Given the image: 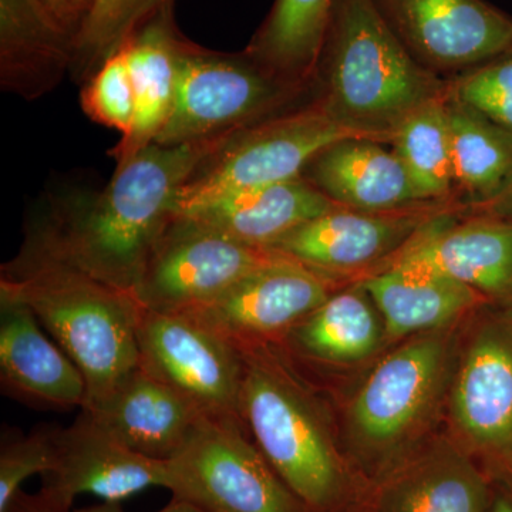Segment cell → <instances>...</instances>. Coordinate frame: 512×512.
<instances>
[{
    "label": "cell",
    "instance_id": "cell-1",
    "mask_svg": "<svg viewBox=\"0 0 512 512\" xmlns=\"http://www.w3.org/2000/svg\"><path fill=\"white\" fill-rule=\"evenodd\" d=\"M234 136L151 144L117 167L99 194L57 205L29 229L32 242L104 284L130 293L173 218L178 191Z\"/></svg>",
    "mask_w": 512,
    "mask_h": 512
},
{
    "label": "cell",
    "instance_id": "cell-2",
    "mask_svg": "<svg viewBox=\"0 0 512 512\" xmlns=\"http://www.w3.org/2000/svg\"><path fill=\"white\" fill-rule=\"evenodd\" d=\"M239 417L275 473L311 512H357L369 485L357 474L328 409L279 343L239 348Z\"/></svg>",
    "mask_w": 512,
    "mask_h": 512
},
{
    "label": "cell",
    "instance_id": "cell-3",
    "mask_svg": "<svg viewBox=\"0 0 512 512\" xmlns=\"http://www.w3.org/2000/svg\"><path fill=\"white\" fill-rule=\"evenodd\" d=\"M0 298L32 309L72 357L87 382L86 406L140 367L141 305L134 293L104 284L32 242L2 266Z\"/></svg>",
    "mask_w": 512,
    "mask_h": 512
},
{
    "label": "cell",
    "instance_id": "cell-4",
    "mask_svg": "<svg viewBox=\"0 0 512 512\" xmlns=\"http://www.w3.org/2000/svg\"><path fill=\"white\" fill-rule=\"evenodd\" d=\"M318 76L316 99L329 114L389 144L407 114L448 86L407 52L373 0H333Z\"/></svg>",
    "mask_w": 512,
    "mask_h": 512
},
{
    "label": "cell",
    "instance_id": "cell-5",
    "mask_svg": "<svg viewBox=\"0 0 512 512\" xmlns=\"http://www.w3.org/2000/svg\"><path fill=\"white\" fill-rule=\"evenodd\" d=\"M460 325L396 343L345 410V450L367 485L421 446L446 410Z\"/></svg>",
    "mask_w": 512,
    "mask_h": 512
},
{
    "label": "cell",
    "instance_id": "cell-6",
    "mask_svg": "<svg viewBox=\"0 0 512 512\" xmlns=\"http://www.w3.org/2000/svg\"><path fill=\"white\" fill-rule=\"evenodd\" d=\"M305 90L269 73L245 52H217L184 37L173 113L154 144L177 146L238 133L291 110Z\"/></svg>",
    "mask_w": 512,
    "mask_h": 512
},
{
    "label": "cell",
    "instance_id": "cell-7",
    "mask_svg": "<svg viewBox=\"0 0 512 512\" xmlns=\"http://www.w3.org/2000/svg\"><path fill=\"white\" fill-rule=\"evenodd\" d=\"M446 412L451 437L490 476L512 478V306L485 305L471 316Z\"/></svg>",
    "mask_w": 512,
    "mask_h": 512
},
{
    "label": "cell",
    "instance_id": "cell-8",
    "mask_svg": "<svg viewBox=\"0 0 512 512\" xmlns=\"http://www.w3.org/2000/svg\"><path fill=\"white\" fill-rule=\"evenodd\" d=\"M349 137L367 136L336 120L318 99L238 131L178 191L175 217L232 192L301 178L323 148Z\"/></svg>",
    "mask_w": 512,
    "mask_h": 512
},
{
    "label": "cell",
    "instance_id": "cell-9",
    "mask_svg": "<svg viewBox=\"0 0 512 512\" xmlns=\"http://www.w3.org/2000/svg\"><path fill=\"white\" fill-rule=\"evenodd\" d=\"M167 471L173 497L210 512H311L234 417H202Z\"/></svg>",
    "mask_w": 512,
    "mask_h": 512
},
{
    "label": "cell",
    "instance_id": "cell-10",
    "mask_svg": "<svg viewBox=\"0 0 512 512\" xmlns=\"http://www.w3.org/2000/svg\"><path fill=\"white\" fill-rule=\"evenodd\" d=\"M276 252L229 237L190 217H174L158 239L134 296L143 308L190 313L220 296Z\"/></svg>",
    "mask_w": 512,
    "mask_h": 512
},
{
    "label": "cell",
    "instance_id": "cell-11",
    "mask_svg": "<svg viewBox=\"0 0 512 512\" xmlns=\"http://www.w3.org/2000/svg\"><path fill=\"white\" fill-rule=\"evenodd\" d=\"M140 367L208 417H239L241 352L190 315L141 306L137 329Z\"/></svg>",
    "mask_w": 512,
    "mask_h": 512
},
{
    "label": "cell",
    "instance_id": "cell-12",
    "mask_svg": "<svg viewBox=\"0 0 512 512\" xmlns=\"http://www.w3.org/2000/svg\"><path fill=\"white\" fill-rule=\"evenodd\" d=\"M340 279L278 254L244 276L191 318L235 348L281 343L306 316L340 288Z\"/></svg>",
    "mask_w": 512,
    "mask_h": 512
},
{
    "label": "cell",
    "instance_id": "cell-13",
    "mask_svg": "<svg viewBox=\"0 0 512 512\" xmlns=\"http://www.w3.org/2000/svg\"><path fill=\"white\" fill-rule=\"evenodd\" d=\"M458 205L389 212L336 207L293 228L268 249L340 281L352 274L359 279L392 261L429 222Z\"/></svg>",
    "mask_w": 512,
    "mask_h": 512
},
{
    "label": "cell",
    "instance_id": "cell-14",
    "mask_svg": "<svg viewBox=\"0 0 512 512\" xmlns=\"http://www.w3.org/2000/svg\"><path fill=\"white\" fill-rule=\"evenodd\" d=\"M397 39L434 73L464 72L512 45V19L484 0H373Z\"/></svg>",
    "mask_w": 512,
    "mask_h": 512
},
{
    "label": "cell",
    "instance_id": "cell-15",
    "mask_svg": "<svg viewBox=\"0 0 512 512\" xmlns=\"http://www.w3.org/2000/svg\"><path fill=\"white\" fill-rule=\"evenodd\" d=\"M167 478V461L130 450L80 410L72 426L59 429L55 467L43 476L39 493L56 507L72 511L80 495L121 503L147 488H167Z\"/></svg>",
    "mask_w": 512,
    "mask_h": 512
},
{
    "label": "cell",
    "instance_id": "cell-16",
    "mask_svg": "<svg viewBox=\"0 0 512 512\" xmlns=\"http://www.w3.org/2000/svg\"><path fill=\"white\" fill-rule=\"evenodd\" d=\"M491 477L451 436L430 437L367 488L357 512H488Z\"/></svg>",
    "mask_w": 512,
    "mask_h": 512
},
{
    "label": "cell",
    "instance_id": "cell-17",
    "mask_svg": "<svg viewBox=\"0 0 512 512\" xmlns=\"http://www.w3.org/2000/svg\"><path fill=\"white\" fill-rule=\"evenodd\" d=\"M457 215L453 208L434 218L400 254L467 285L490 305L512 306V222Z\"/></svg>",
    "mask_w": 512,
    "mask_h": 512
},
{
    "label": "cell",
    "instance_id": "cell-18",
    "mask_svg": "<svg viewBox=\"0 0 512 512\" xmlns=\"http://www.w3.org/2000/svg\"><path fill=\"white\" fill-rule=\"evenodd\" d=\"M356 281L382 316L386 345L454 328L490 305L467 285L402 254Z\"/></svg>",
    "mask_w": 512,
    "mask_h": 512
},
{
    "label": "cell",
    "instance_id": "cell-19",
    "mask_svg": "<svg viewBox=\"0 0 512 512\" xmlns=\"http://www.w3.org/2000/svg\"><path fill=\"white\" fill-rule=\"evenodd\" d=\"M42 328L28 306L0 298L2 392L33 409L82 410L89 399L82 370Z\"/></svg>",
    "mask_w": 512,
    "mask_h": 512
},
{
    "label": "cell",
    "instance_id": "cell-20",
    "mask_svg": "<svg viewBox=\"0 0 512 512\" xmlns=\"http://www.w3.org/2000/svg\"><path fill=\"white\" fill-rule=\"evenodd\" d=\"M82 410L130 450L163 461L180 453L204 417L187 397L141 367Z\"/></svg>",
    "mask_w": 512,
    "mask_h": 512
},
{
    "label": "cell",
    "instance_id": "cell-21",
    "mask_svg": "<svg viewBox=\"0 0 512 512\" xmlns=\"http://www.w3.org/2000/svg\"><path fill=\"white\" fill-rule=\"evenodd\" d=\"M302 178L338 207L389 212L423 207L406 168L384 141L349 137L323 148Z\"/></svg>",
    "mask_w": 512,
    "mask_h": 512
},
{
    "label": "cell",
    "instance_id": "cell-22",
    "mask_svg": "<svg viewBox=\"0 0 512 512\" xmlns=\"http://www.w3.org/2000/svg\"><path fill=\"white\" fill-rule=\"evenodd\" d=\"M174 12L175 6L160 10L120 45L126 50L136 94V119L130 136L110 150L117 167L156 143L173 113L185 37Z\"/></svg>",
    "mask_w": 512,
    "mask_h": 512
},
{
    "label": "cell",
    "instance_id": "cell-23",
    "mask_svg": "<svg viewBox=\"0 0 512 512\" xmlns=\"http://www.w3.org/2000/svg\"><path fill=\"white\" fill-rule=\"evenodd\" d=\"M336 207L301 177L232 192L178 217L194 218L245 244L268 249L293 228Z\"/></svg>",
    "mask_w": 512,
    "mask_h": 512
},
{
    "label": "cell",
    "instance_id": "cell-24",
    "mask_svg": "<svg viewBox=\"0 0 512 512\" xmlns=\"http://www.w3.org/2000/svg\"><path fill=\"white\" fill-rule=\"evenodd\" d=\"M279 345L299 362L349 365L386 345L382 316L359 282L339 288L306 316Z\"/></svg>",
    "mask_w": 512,
    "mask_h": 512
},
{
    "label": "cell",
    "instance_id": "cell-25",
    "mask_svg": "<svg viewBox=\"0 0 512 512\" xmlns=\"http://www.w3.org/2000/svg\"><path fill=\"white\" fill-rule=\"evenodd\" d=\"M73 42L30 0H0V83L35 100L72 72Z\"/></svg>",
    "mask_w": 512,
    "mask_h": 512
},
{
    "label": "cell",
    "instance_id": "cell-26",
    "mask_svg": "<svg viewBox=\"0 0 512 512\" xmlns=\"http://www.w3.org/2000/svg\"><path fill=\"white\" fill-rule=\"evenodd\" d=\"M332 9L333 0H275L244 52L284 82L309 89Z\"/></svg>",
    "mask_w": 512,
    "mask_h": 512
},
{
    "label": "cell",
    "instance_id": "cell-27",
    "mask_svg": "<svg viewBox=\"0 0 512 512\" xmlns=\"http://www.w3.org/2000/svg\"><path fill=\"white\" fill-rule=\"evenodd\" d=\"M454 185L466 207L493 201L512 178V134L446 93Z\"/></svg>",
    "mask_w": 512,
    "mask_h": 512
},
{
    "label": "cell",
    "instance_id": "cell-28",
    "mask_svg": "<svg viewBox=\"0 0 512 512\" xmlns=\"http://www.w3.org/2000/svg\"><path fill=\"white\" fill-rule=\"evenodd\" d=\"M420 200L427 204H458L453 200V156L446 94L407 114L390 140Z\"/></svg>",
    "mask_w": 512,
    "mask_h": 512
},
{
    "label": "cell",
    "instance_id": "cell-29",
    "mask_svg": "<svg viewBox=\"0 0 512 512\" xmlns=\"http://www.w3.org/2000/svg\"><path fill=\"white\" fill-rule=\"evenodd\" d=\"M175 3L177 0H93L83 29L74 40L70 73L86 83L128 36Z\"/></svg>",
    "mask_w": 512,
    "mask_h": 512
},
{
    "label": "cell",
    "instance_id": "cell-30",
    "mask_svg": "<svg viewBox=\"0 0 512 512\" xmlns=\"http://www.w3.org/2000/svg\"><path fill=\"white\" fill-rule=\"evenodd\" d=\"M80 104L94 123L119 131L121 138L130 136L136 119V94L123 46L84 83Z\"/></svg>",
    "mask_w": 512,
    "mask_h": 512
},
{
    "label": "cell",
    "instance_id": "cell-31",
    "mask_svg": "<svg viewBox=\"0 0 512 512\" xmlns=\"http://www.w3.org/2000/svg\"><path fill=\"white\" fill-rule=\"evenodd\" d=\"M447 92L512 134V45L461 72Z\"/></svg>",
    "mask_w": 512,
    "mask_h": 512
},
{
    "label": "cell",
    "instance_id": "cell-32",
    "mask_svg": "<svg viewBox=\"0 0 512 512\" xmlns=\"http://www.w3.org/2000/svg\"><path fill=\"white\" fill-rule=\"evenodd\" d=\"M59 427H37L29 434H5L0 447V512L22 491L28 478L55 467Z\"/></svg>",
    "mask_w": 512,
    "mask_h": 512
},
{
    "label": "cell",
    "instance_id": "cell-33",
    "mask_svg": "<svg viewBox=\"0 0 512 512\" xmlns=\"http://www.w3.org/2000/svg\"><path fill=\"white\" fill-rule=\"evenodd\" d=\"M57 30L74 40L83 29L93 0H30Z\"/></svg>",
    "mask_w": 512,
    "mask_h": 512
},
{
    "label": "cell",
    "instance_id": "cell-34",
    "mask_svg": "<svg viewBox=\"0 0 512 512\" xmlns=\"http://www.w3.org/2000/svg\"><path fill=\"white\" fill-rule=\"evenodd\" d=\"M5 512H70L56 507L42 494H26L20 491Z\"/></svg>",
    "mask_w": 512,
    "mask_h": 512
},
{
    "label": "cell",
    "instance_id": "cell-35",
    "mask_svg": "<svg viewBox=\"0 0 512 512\" xmlns=\"http://www.w3.org/2000/svg\"><path fill=\"white\" fill-rule=\"evenodd\" d=\"M491 477V501L488 512H512V478Z\"/></svg>",
    "mask_w": 512,
    "mask_h": 512
},
{
    "label": "cell",
    "instance_id": "cell-36",
    "mask_svg": "<svg viewBox=\"0 0 512 512\" xmlns=\"http://www.w3.org/2000/svg\"><path fill=\"white\" fill-rule=\"evenodd\" d=\"M471 212L490 215V217L512 222V178L507 187L493 201L481 205V207L471 208Z\"/></svg>",
    "mask_w": 512,
    "mask_h": 512
},
{
    "label": "cell",
    "instance_id": "cell-37",
    "mask_svg": "<svg viewBox=\"0 0 512 512\" xmlns=\"http://www.w3.org/2000/svg\"><path fill=\"white\" fill-rule=\"evenodd\" d=\"M70 512H126L120 503H103L93 505V507L82 508V510H72ZM157 512H210L198 505L190 503V501L181 500V498L173 497L170 504L165 505Z\"/></svg>",
    "mask_w": 512,
    "mask_h": 512
}]
</instances>
